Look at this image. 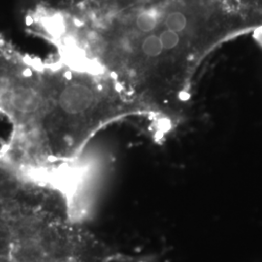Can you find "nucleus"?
Returning a JSON list of instances; mask_svg holds the SVG:
<instances>
[{"label":"nucleus","instance_id":"7ed1b4c3","mask_svg":"<svg viewBox=\"0 0 262 262\" xmlns=\"http://www.w3.org/2000/svg\"><path fill=\"white\" fill-rule=\"evenodd\" d=\"M159 23V13L156 10H145L140 12L135 20V25L138 30L143 33H150L158 28Z\"/></svg>","mask_w":262,"mask_h":262},{"label":"nucleus","instance_id":"f257e3e1","mask_svg":"<svg viewBox=\"0 0 262 262\" xmlns=\"http://www.w3.org/2000/svg\"><path fill=\"white\" fill-rule=\"evenodd\" d=\"M94 92L85 84H68L58 96V106L61 111L70 116L86 113L94 105Z\"/></svg>","mask_w":262,"mask_h":262},{"label":"nucleus","instance_id":"f03ea898","mask_svg":"<svg viewBox=\"0 0 262 262\" xmlns=\"http://www.w3.org/2000/svg\"><path fill=\"white\" fill-rule=\"evenodd\" d=\"M8 103L15 112L32 114L43 106V95L33 88L19 85L10 92Z\"/></svg>","mask_w":262,"mask_h":262},{"label":"nucleus","instance_id":"39448f33","mask_svg":"<svg viewBox=\"0 0 262 262\" xmlns=\"http://www.w3.org/2000/svg\"><path fill=\"white\" fill-rule=\"evenodd\" d=\"M164 25L169 30L175 31L180 34L187 28L188 20H187V16L184 13L175 11V12L169 13L166 16V18L164 19Z\"/></svg>","mask_w":262,"mask_h":262},{"label":"nucleus","instance_id":"423d86ee","mask_svg":"<svg viewBox=\"0 0 262 262\" xmlns=\"http://www.w3.org/2000/svg\"><path fill=\"white\" fill-rule=\"evenodd\" d=\"M159 37L164 51H173L178 47L181 43L180 34L175 31L169 30L167 28L160 32Z\"/></svg>","mask_w":262,"mask_h":262},{"label":"nucleus","instance_id":"20e7f679","mask_svg":"<svg viewBox=\"0 0 262 262\" xmlns=\"http://www.w3.org/2000/svg\"><path fill=\"white\" fill-rule=\"evenodd\" d=\"M141 51L145 56L150 58L159 57L164 51L159 35L150 34L147 37L144 38L141 44Z\"/></svg>","mask_w":262,"mask_h":262}]
</instances>
